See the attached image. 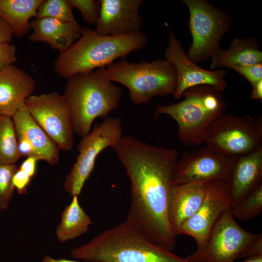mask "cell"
Returning <instances> with one entry per match:
<instances>
[{"mask_svg": "<svg viewBox=\"0 0 262 262\" xmlns=\"http://www.w3.org/2000/svg\"><path fill=\"white\" fill-rule=\"evenodd\" d=\"M112 148L131 183V203L125 221L153 244L172 251L176 237L169 211L177 150L130 135L122 136Z\"/></svg>", "mask_w": 262, "mask_h": 262, "instance_id": "obj_1", "label": "cell"}, {"mask_svg": "<svg viewBox=\"0 0 262 262\" xmlns=\"http://www.w3.org/2000/svg\"><path fill=\"white\" fill-rule=\"evenodd\" d=\"M70 256L87 262H188L153 244L126 221L73 248Z\"/></svg>", "mask_w": 262, "mask_h": 262, "instance_id": "obj_2", "label": "cell"}, {"mask_svg": "<svg viewBox=\"0 0 262 262\" xmlns=\"http://www.w3.org/2000/svg\"><path fill=\"white\" fill-rule=\"evenodd\" d=\"M147 43V37L141 31L113 36L83 28L80 38L59 52L54 68L59 76L67 79L78 73L106 67L133 51L143 49Z\"/></svg>", "mask_w": 262, "mask_h": 262, "instance_id": "obj_3", "label": "cell"}, {"mask_svg": "<svg viewBox=\"0 0 262 262\" xmlns=\"http://www.w3.org/2000/svg\"><path fill=\"white\" fill-rule=\"evenodd\" d=\"M63 95L71 113L74 133L82 137L91 131L96 118H106L119 107L122 91L109 79L103 67L68 78Z\"/></svg>", "mask_w": 262, "mask_h": 262, "instance_id": "obj_4", "label": "cell"}, {"mask_svg": "<svg viewBox=\"0 0 262 262\" xmlns=\"http://www.w3.org/2000/svg\"><path fill=\"white\" fill-rule=\"evenodd\" d=\"M182 97L184 99L178 103L158 105L154 115L171 117L178 125V137L185 145H200L208 127L225 114L226 103L220 92L206 85L189 88Z\"/></svg>", "mask_w": 262, "mask_h": 262, "instance_id": "obj_5", "label": "cell"}, {"mask_svg": "<svg viewBox=\"0 0 262 262\" xmlns=\"http://www.w3.org/2000/svg\"><path fill=\"white\" fill-rule=\"evenodd\" d=\"M106 76L129 90L134 105L146 104L156 97L173 94L177 74L173 66L166 59L132 63L126 58L117 60L105 67Z\"/></svg>", "mask_w": 262, "mask_h": 262, "instance_id": "obj_6", "label": "cell"}, {"mask_svg": "<svg viewBox=\"0 0 262 262\" xmlns=\"http://www.w3.org/2000/svg\"><path fill=\"white\" fill-rule=\"evenodd\" d=\"M203 141L208 147L229 157L248 154L262 147V118L224 114L208 127Z\"/></svg>", "mask_w": 262, "mask_h": 262, "instance_id": "obj_7", "label": "cell"}, {"mask_svg": "<svg viewBox=\"0 0 262 262\" xmlns=\"http://www.w3.org/2000/svg\"><path fill=\"white\" fill-rule=\"evenodd\" d=\"M183 2L189 9L192 36L187 57L195 63L212 58L221 49L220 42L229 29L231 17L204 0H184Z\"/></svg>", "mask_w": 262, "mask_h": 262, "instance_id": "obj_8", "label": "cell"}, {"mask_svg": "<svg viewBox=\"0 0 262 262\" xmlns=\"http://www.w3.org/2000/svg\"><path fill=\"white\" fill-rule=\"evenodd\" d=\"M122 131L120 119L111 116L82 136L78 147L79 155L63 183L66 192L72 196L80 195L98 155L115 145L122 136Z\"/></svg>", "mask_w": 262, "mask_h": 262, "instance_id": "obj_9", "label": "cell"}, {"mask_svg": "<svg viewBox=\"0 0 262 262\" xmlns=\"http://www.w3.org/2000/svg\"><path fill=\"white\" fill-rule=\"evenodd\" d=\"M248 232L235 221L231 207L220 216L204 246L185 258L188 262H233L261 234Z\"/></svg>", "mask_w": 262, "mask_h": 262, "instance_id": "obj_10", "label": "cell"}, {"mask_svg": "<svg viewBox=\"0 0 262 262\" xmlns=\"http://www.w3.org/2000/svg\"><path fill=\"white\" fill-rule=\"evenodd\" d=\"M25 104L33 119L61 150L72 149L75 133L72 119L63 94L55 91L32 95Z\"/></svg>", "mask_w": 262, "mask_h": 262, "instance_id": "obj_11", "label": "cell"}, {"mask_svg": "<svg viewBox=\"0 0 262 262\" xmlns=\"http://www.w3.org/2000/svg\"><path fill=\"white\" fill-rule=\"evenodd\" d=\"M236 159L223 155L206 146L184 151L174 170L172 184L179 186L212 180L228 182Z\"/></svg>", "mask_w": 262, "mask_h": 262, "instance_id": "obj_12", "label": "cell"}, {"mask_svg": "<svg viewBox=\"0 0 262 262\" xmlns=\"http://www.w3.org/2000/svg\"><path fill=\"white\" fill-rule=\"evenodd\" d=\"M168 31V42L164 56L176 72L177 85L173 94L174 98L179 99L188 89L200 85L208 86L218 92H223L227 87L225 79L226 71H210L198 66L187 57L175 33L170 29Z\"/></svg>", "mask_w": 262, "mask_h": 262, "instance_id": "obj_13", "label": "cell"}, {"mask_svg": "<svg viewBox=\"0 0 262 262\" xmlns=\"http://www.w3.org/2000/svg\"><path fill=\"white\" fill-rule=\"evenodd\" d=\"M231 207L228 182L212 180L206 182L204 200L196 212L180 227L178 236L185 234L193 238L197 249L202 248L213 227L220 216Z\"/></svg>", "mask_w": 262, "mask_h": 262, "instance_id": "obj_14", "label": "cell"}, {"mask_svg": "<svg viewBox=\"0 0 262 262\" xmlns=\"http://www.w3.org/2000/svg\"><path fill=\"white\" fill-rule=\"evenodd\" d=\"M100 15L94 30L106 35H123L140 32L143 19L139 9L143 0H99Z\"/></svg>", "mask_w": 262, "mask_h": 262, "instance_id": "obj_15", "label": "cell"}, {"mask_svg": "<svg viewBox=\"0 0 262 262\" xmlns=\"http://www.w3.org/2000/svg\"><path fill=\"white\" fill-rule=\"evenodd\" d=\"M12 118L16 137H23L30 143L37 160L44 161L51 166L57 164L61 149L33 119L25 103Z\"/></svg>", "mask_w": 262, "mask_h": 262, "instance_id": "obj_16", "label": "cell"}, {"mask_svg": "<svg viewBox=\"0 0 262 262\" xmlns=\"http://www.w3.org/2000/svg\"><path fill=\"white\" fill-rule=\"evenodd\" d=\"M35 81L12 65L0 72V114L12 117L25 100L33 95Z\"/></svg>", "mask_w": 262, "mask_h": 262, "instance_id": "obj_17", "label": "cell"}, {"mask_svg": "<svg viewBox=\"0 0 262 262\" xmlns=\"http://www.w3.org/2000/svg\"><path fill=\"white\" fill-rule=\"evenodd\" d=\"M228 183L231 208L262 184V147L236 159Z\"/></svg>", "mask_w": 262, "mask_h": 262, "instance_id": "obj_18", "label": "cell"}, {"mask_svg": "<svg viewBox=\"0 0 262 262\" xmlns=\"http://www.w3.org/2000/svg\"><path fill=\"white\" fill-rule=\"evenodd\" d=\"M33 32L28 36L32 42H44L61 52L81 36L82 28L76 21L63 22L49 17H35L30 21Z\"/></svg>", "mask_w": 262, "mask_h": 262, "instance_id": "obj_19", "label": "cell"}, {"mask_svg": "<svg viewBox=\"0 0 262 262\" xmlns=\"http://www.w3.org/2000/svg\"><path fill=\"white\" fill-rule=\"evenodd\" d=\"M206 192V182L173 186L169 205V219L176 238L181 226L201 206Z\"/></svg>", "mask_w": 262, "mask_h": 262, "instance_id": "obj_20", "label": "cell"}, {"mask_svg": "<svg viewBox=\"0 0 262 262\" xmlns=\"http://www.w3.org/2000/svg\"><path fill=\"white\" fill-rule=\"evenodd\" d=\"M211 58V69L220 67L233 69L262 63V52L256 39L236 37L228 49H220Z\"/></svg>", "mask_w": 262, "mask_h": 262, "instance_id": "obj_21", "label": "cell"}, {"mask_svg": "<svg viewBox=\"0 0 262 262\" xmlns=\"http://www.w3.org/2000/svg\"><path fill=\"white\" fill-rule=\"evenodd\" d=\"M44 0H0V17L10 26L14 35L23 37L31 29L30 20L35 18Z\"/></svg>", "mask_w": 262, "mask_h": 262, "instance_id": "obj_22", "label": "cell"}, {"mask_svg": "<svg viewBox=\"0 0 262 262\" xmlns=\"http://www.w3.org/2000/svg\"><path fill=\"white\" fill-rule=\"evenodd\" d=\"M78 196H72L70 203L61 215L55 234L57 240L65 243L75 239L87 231L92 220L80 205Z\"/></svg>", "mask_w": 262, "mask_h": 262, "instance_id": "obj_23", "label": "cell"}, {"mask_svg": "<svg viewBox=\"0 0 262 262\" xmlns=\"http://www.w3.org/2000/svg\"><path fill=\"white\" fill-rule=\"evenodd\" d=\"M20 157L12 118L0 114V165L16 164Z\"/></svg>", "mask_w": 262, "mask_h": 262, "instance_id": "obj_24", "label": "cell"}, {"mask_svg": "<svg viewBox=\"0 0 262 262\" xmlns=\"http://www.w3.org/2000/svg\"><path fill=\"white\" fill-rule=\"evenodd\" d=\"M234 217L249 221L257 217L262 211V184L231 208Z\"/></svg>", "mask_w": 262, "mask_h": 262, "instance_id": "obj_25", "label": "cell"}, {"mask_svg": "<svg viewBox=\"0 0 262 262\" xmlns=\"http://www.w3.org/2000/svg\"><path fill=\"white\" fill-rule=\"evenodd\" d=\"M36 17H49L63 22L76 20L68 0H44L39 5Z\"/></svg>", "mask_w": 262, "mask_h": 262, "instance_id": "obj_26", "label": "cell"}, {"mask_svg": "<svg viewBox=\"0 0 262 262\" xmlns=\"http://www.w3.org/2000/svg\"><path fill=\"white\" fill-rule=\"evenodd\" d=\"M18 167L16 164L0 165V212L7 209L14 195L13 177Z\"/></svg>", "mask_w": 262, "mask_h": 262, "instance_id": "obj_27", "label": "cell"}, {"mask_svg": "<svg viewBox=\"0 0 262 262\" xmlns=\"http://www.w3.org/2000/svg\"><path fill=\"white\" fill-rule=\"evenodd\" d=\"M72 8L81 13L84 21L90 25L96 24L100 15L99 0H68Z\"/></svg>", "mask_w": 262, "mask_h": 262, "instance_id": "obj_28", "label": "cell"}, {"mask_svg": "<svg viewBox=\"0 0 262 262\" xmlns=\"http://www.w3.org/2000/svg\"><path fill=\"white\" fill-rule=\"evenodd\" d=\"M245 77L252 86L262 80V63L253 65L236 67L233 68Z\"/></svg>", "mask_w": 262, "mask_h": 262, "instance_id": "obj_29", "label": "cell"}, {"mask_svg": "<svg viewBox=\"0 0 262 262\" xmlns=\"http://www.w3.org/2000/svg\"><path fill=\"white\" fill-rule=\"evenodd\" d=\"M16 47L10 43L0 44V72L17 60Z\"/></svg>", "mask_w": 262, "mask_h": 262, "instance_id": "obj_30", "label": "cell"}, {"mask_svg": "<svg viewBox=\"0 0 262 262\" xmlns=\"http://www.w3.org/2000/svg\"><path fill=\"white\" fill-rule=\"evenodd\" d=\"M32 178L25 171L17 168L13 175L12 182L19 194L23 195L27 193V188Z\"/></svg>", "mask_w": 262, "mask_h": 262, "instance_id": "obj_31", "label": "cell"}, {"mask_svg": "<svg viewBox=\"0 0 262 262\" xmlns=\"http://www.w3.org/2000/svg\"><path fill=\"white\" fill-rule=\"evenodd\" d=\"M262 255V234L253 242H252L247 248L242 253L241 258H248L256 256Z\"/></svg>", "mask_w": 262, "mask_h": 262, "instance_id": "obj_32", "label": "cell"}, {"mask_svg": "<svg viewBox=\"0 0 262 262\" xmlns=\"http://www.w3.org/2000/svg\"><path fill=\"white\" fill-rule=\"evenodd\" d=\"M38 160L34 156L26 157L18 168L25 171L32 178L34 177L36 171L37 163Z\"/></svg>", "mask_w": 262, "mask_h": 262, "instance_id": "obj_33", "label": "cell"}, {"mask_svg": "<svg viewBox=\"0 0 262 262\" xmlns=\"http://www.w3.org/2000/svg\"><path fill=\"white\" fill-rule=\"evenodd\" d=\"M13 33L9 25L0 17V44L10 43Z\"/></svg>", "mask_w": 262, "mask_h": 262, "instance_id": "obj_34", "label": "cell"}, {"mask_svg": "<svg viewBox=\"0 0 262 262\" xmlns=\"http://www.w3.org/2000/svg\"><path fill=\"white\" fill-rule=\"evenodd\" d=\"M16 139L18 150L21 157L34 156V150L26 139L23 137H16Z\"/></svg>", "mask_w": 262, "mask_h": 262, "instance_id": "obj_35", "label": "cell"}, {"mask_svg": "<svg viewBox=\"0 0 262 262\" xmlns=\"http://www.w3.org/2000/svg\"><path fill=\"white\" fill-rule=\"evenodd\" d=\"M251 98L254 99H262V80L253 85Z\"/></svg>", "mask_w": 262, "mask_h": 262, "instance_id": "obj_36", "label": "cell"}, {"mask_svg": "<svg viewBox=\"0 0 262 262\" xmlns=\"http://www.w3.org/2000/svg\"><path fill=\"white\" fill-rule=\"evenodd\" d=\"M42 262H79L77 261L71 260L66 259H55L50 256L46 255L43 259Z\"/></svg>", "mask_w": 262, "mask_h": 262, "instance_id": "obj_37", "label": "cell"}, {"mask_svg": "<svg viewBox=\"0 0 262 262\" xmlns=\"http://www.w3.org/2000/svg\"><path fill=\"white\" fill-rule=\"evenodd\" d=\"M233 262H262V255L248 257L243 261Z\"/></svg>", "mask_w": 262, "mask_h": 262, "instance_id": "obj_38", "label": "cell"}]
</instances>
